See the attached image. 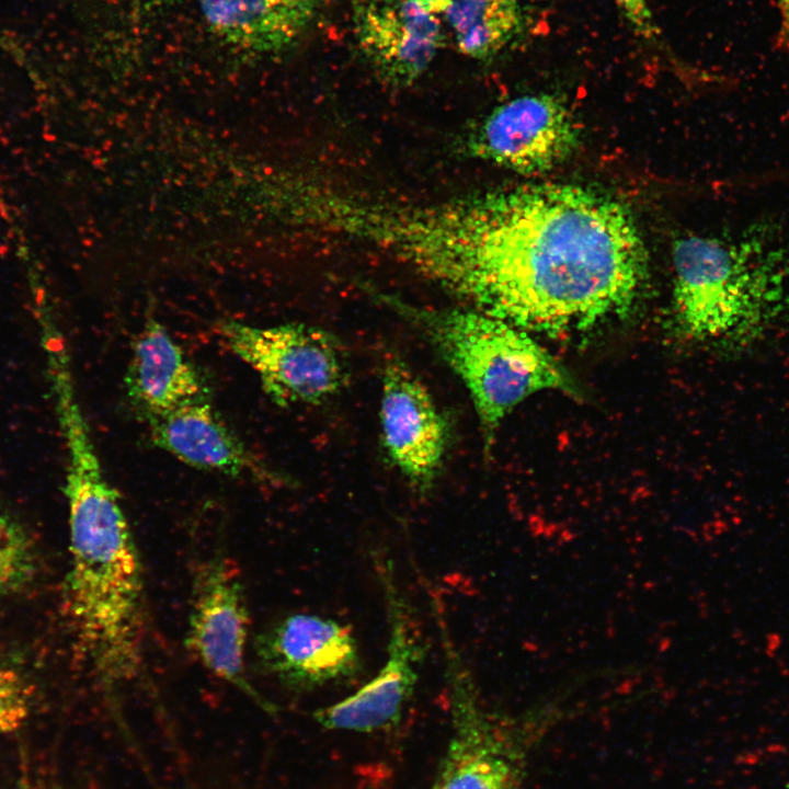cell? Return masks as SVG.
I'll return each mask as SVG.
<instances>
[{"mask_svg": "<svg viewBox=\"0 0 789 789\" xmlns=\"http://www.w3.org/2000/svg\"><path fill=\"white\" fill-rule=\"evenodd\" d=\"M55 413L67 453L70 564L66 608L90 671L104 687L114 688L138 674L142 659L139 552L78 397H60Z\"/></svg>", "mask_w": 789, "mask_h": 789, "instance_id": "obj_2", "label": "cell"}, {"mask_svg": "<svg viewBox=\"0 0 789 789\" xmlns=\"http://www.w3.org/2000/svg\"><path fill=\"white\" fill-rule=\"evenodd\" d=\"M778 9L780 23L777 44L782 48L789 49V0H779Z\"/></svg>", "mask_w": 789, "mask_h": 789, "instance_id": "obj_20", "label": "cell"}, {"mask_svg": "<svg viewBox=\"0 0 789 789\" xmlns=\"http://www.w3.org/2000/svg\"><path fill=\"white\" fill-rule=\"evenodd\" d=\"M449 0H358L353 32L363 56L387 83L407 87L428 69L444 44Z\"/></svg>", "mask_w": 789, "mask_h": 789, "instance_id": "obj_10", "label": "cell"}, {"mask_svg": "<svg viewBox=\"0 0 789 789\" xmlns=\"http://www.w3.org/2000/svg\"><path fill=\"white\" fill-rule=\"evenodd\" d=\"M380 426L389 460L420 493L435 485L449 442V425L425 385L399 359L384 368Z\"/></svg>", "mask_w": 789, "mask_h": 789, "instance_id": "obj_11", "label": "cell"}, {"mask_svg": "<svg viewBox=\"0 0 789 789\" xmlns=\"http://www.w3.org/2000/svg\"><path fill=\"white\" fill-rule=\"evenodd\" d=\"M633 28L644 38L654 39L658 30L653 22L647 0H614Z\"/></svg>", "mask_w": 789, "mask_h": 789, "instance_id": "obj_19", "label": "cell"}, {"mask_svg": "<svg viewBox=\"0 0 789 789\" xmlns=\"http://www.w3.org/2000/svg\"><path fill=\"white\" fill-rule=\"evenodd\" d=\"M210 30L228 44L281 50L304 32L319 0H197Z\"/></svg>", "mask_w": 789, "mask_h": 789, "instance_id": "obj_15", "label": "cell"}, {"mask_svg": "<svg viewBox=\"0 0 789 789\" xmlns=\"http://www.w3.org/2000/svg\"><path fill=\"white\" fill-rule=\"evenodd\" d=\"M409 253L415 272L471 309L550 338L627 317L648 272L629 211L569 184L424 204Z\"/></svg>", "mask_w": 789, "mask_h": 789, "instance_id": "obj_1", "label": "cell"}, {"mask_svg": "<svg viewBox=\"0 0 789 789\" xmlns=\"http://www.w3.org/2000/svg\"><path fill=\"white\" fill-rule=\"evenodd\" d=\"M382 299L426 335L467 387L490 448L505 416L541 390L581 399L569 371L527 332L471 308L427 309Z\"/></svg>", "mask_w": 789, "mask_h": 789, "instance_id": "obj_4", "label": "cell"}, {"mask_svg": "<svg viewBox=\"0 0 789 789\" xmlns=\"http://www.w3.org/2000/svg\"><path fill=\"white\" fill-rule=\"evenodd\" d=\"M579 125L570 108L551 94H527L492 110L462 140L472 158L518 173L551 170L578 148Z\"/></svg>", "mask_w": 789, "mask_h": 789, "instance_id": "obj_8", "label": "cell"}, {"mask_svg": "<svg viewBox=\"0 0 789 789\" xmlns=\"http://www.w3.org/2000/svg\"><path fill=\"white\" fill-rule=\"evenodd\" d=\"M458 50L474 60H490L524 30L522 0H449L443 14Z\"/></svg>", "mask_w": 789, "mask_h": 789, "instance_id": "obj_16", "label": "cell"}, {"mask_svg": "<svg viewBox=\"0 0 789 789\" xmlns=\"http://www.w3.org/2000/svg\"><path fill=\"white\" fill-rule=\"evenodd\" d=\"M124 382L147 420L207 397L198 369L156 320L147 321L136 336Z\"/></svg>", "mask_w": 789, "mask_h": 789, "instance_id": "obj_14", "label": "cell"}, {"mask_svg": "<svg viewBox=\"0 0 789 789\" xmlns=\"http://www.w3.org/2000/svg\"><path fill=\"white\" fill-rule=\"evenodd\" d=\"M219 332L279 405L323 403L347 382L342 346L320 328L300 323L259 327L228 320L219 325Z\"/></svg>", "mask_w": 789, "mask_h": 789, "instance_id": "obj_5", "label": "cell"}, {"mask_svg": "<svg viewBox=\"0 0 789 789\" xmlns=\"http://www.w3.org/2000/svg\"><path fill=\"white\" fill-rule=\"evenodd\" d=\"M262 671L294 691L355 679L363 661L350 625L311 613L288 615L255 641Z\"/></svg>", "mask_w": 789, "mask_h": 789, "instance_id": "obj_9", "label": "cell"}, {"mask_svg": "<svg viewBox=\"0 0 789 789\" xmlns=\"http://www.w3.org/2000/svg\"><path fill=\"white\" fill-rule=\"evenodd\" d=\"M153 443L181 462L228 477L282 482L228 426L208 397L148 420Z\"/></svg>", "mask_w": 789, "mask_h": 789, "instance_id": "obj_13", "label": "cell"}, {"mask_svg": "<svg viewBox=\"0 0 789 789\" xmlns=\"http://www.w3.org/2000/svg\"><path fill=\"white\" fill-rule=\"evenodd\" d=\"M32 701L26 679L11 667L0 666V734L14 733L25 725Z\"/></svg>", "mask_w": 789, "mask_h": 789, "instance_id": "obj_18", "label": "cell"}, {"mask_svg": "<svg viewBox=\"0 0 789 789\" xmlns=\"http://www.w3.org/2000/svg\"><path fill=\"white\" fill-rule=\"evenodd\" d=\"M675 327L686 340L728 351L751 346L779 313L789 275L781 249L689 236L673 250Z\"/></svg>", "mask_w": 789, "mask_h": 789, "instance_id": "obj_3", "label": "cell"}, {"mask_svg": "<svg viewBox=\"0 0 789 789\" xmlns=\"http://www.w3.org/2000/svg\"><path fill=\"white\" fill-rule=\"evenodd\" d=\"M379 570L387 606V658L378 673L356 691L313 712L325 730L375 733L392 729L401 721L418 684L425 648L393 579L391 563Z\"/></svg>", "mask_w": 789, "mask_h": 789, "instance_id": "obj_7", "label": "cell"}, {"mask_svg": "<svg viewBox=\"0 0 789 789\" xmlns=\"http://www.w3.org/2000/svg\"><path fill=\"white\" fill-rule=\"evenodd\" d=\"M37 570L34 542L26 529L0 507V596L26 587Z\"/></svg>", "mask_w": 789, "mask_h": 789, "instance_id": "obj_17", "label": "cell"}, {"mask_svg": "<svg viewBox=\"0 0 789 789\" xmlns=\"http://www.w3.org/2000/svg\"><path fill=\"white\" fill-rule=\"evenodd\" d=\"M435 615L444 651L450 732L431 789H519L521 746L483 709L441 613Z\"/></svg>", "mask_w": 789, "mask_h": 789, "instance_id": "obj_6", "label": "cell"}, {"mask_svg": "<svg viewBox=\"0 0 789 789\" xmlns=\"http://www.w3.org/2000/svg\"><path fill=\"white\" fill-rule=\"evenodd\" d=\"M249 611L237 570L217 557L198 570L185 643L211 674L258 697L245 676L244 649Z\"/></svg>", "mask_w": 789, "mask_h": 789, "instance_id": "obj_12", "label": "cell"}]
</instances>
